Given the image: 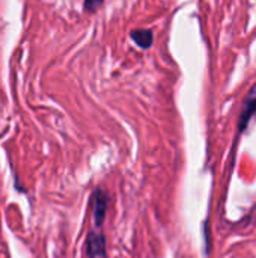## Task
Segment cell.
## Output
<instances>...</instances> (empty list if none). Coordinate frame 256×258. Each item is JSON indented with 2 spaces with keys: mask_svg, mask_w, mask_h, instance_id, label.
I'll return each mask as SVG.
<instances>
[{
  "mask_svg": "<svg viewBox=\"0 0 256 258\" xmlns=\"http://www.w3.org/2000/svg\"><path fill=\"white\" fill-rule=\"evenodd\" d=\"M131 39L140 48H149L154 42V35L149 29H136L131 32Z\"/></svg>",
  "mask_w": 256,
  "mask_h": 258,
  "instance_id": "4",
  "label": "cell"
},
{
  "mask_svg": "<svg viewBox=\"0 0 256 258\" xmlns=\"http://www.w3.org/2000/svg\"><path fill=\"white\" fill-rule=\"evenodd\" d=\"M103 2L104 0H84V9H88L89 12H94L103 5Z\"/></svg>",
  "mask_w": 256,
  "mask_h": 258,
  "instance_id": "5",
  "label": "cell"
},
{
  "mask_svg": "<svg viewBox=\"0 0 256 258\" xmlns=\"http://www.w3.org/2000/svg\"><path fill=\"white\" fill-rule=\"evenodd\" d=\"M256 113V85L249 91V94L246 95L244 104H243V110H241V116H240V130H244L249 124V121L252 119V116Z\"/></svg>",
  "mask_w": 256,
  "mask_h": 258,
  "instance_id": "2",
  "label": "cell"
},
{
  "mask_svg": "<svg viewBox=\"0 0 256 258\" xmlns=\"http://www.w3.org/2000/svg\"><path fill=\"white\" fill-rule=\"evenodd\" d=\"M107 210V197L101 190H95L94 194V219L97 225H101Z\"/></svg>",
  "mask_w": 256,
  "mask_h": 258,
  "instance_id": "3",
  "label": "cell"
},
{
  "mask_svg": "<svg viewBox=\"0 0 256 258\" xmlns=\"http://www.w3.org/2000/svg\"><path fill=\"white\" fill-rule=\"evenodd\" d=\"M86 254L89 258H107L106 240L101 234L89 233L86 239Z\"/></svg>",
  "mask_w": 256,
  "mask_h": 258,
  "instance_id": "1",
  "label": "cell"
}]
</instances>
